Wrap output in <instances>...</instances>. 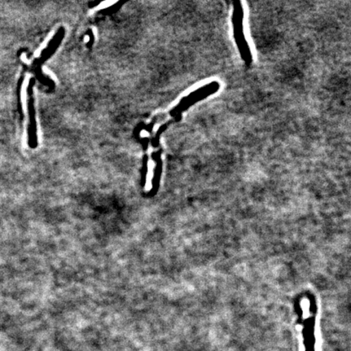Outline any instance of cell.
<instances>
[{"instance_id": "1", "label": "cell", "mask_w": 351, "mask_h": 351, "mask_svg": "<svg viewBox=\"0 0 351 351\" xmlns=\"http://www.w3.org/2000/svg\"><path fill=\"white\" fill-rule=\"evenodd\" d=\"M243 10L240 2L234 3V14H232V24H234V32L237 45L241 57L245 64H251L252 56L247 40H245L243 32Z\"/></svg>"}, {"instance_id": "2", "label": "cell", "mask_w": 351, "mask_h": 351, "mask_svg": "<svg viewBox=\"0 0 351 351\" xmlns=\"http://www.w3.org/2000/svg\"><path fill=\"white\" fill-rule=\"evenodd\" d=\"M219 86L217 82H213L210 84L204 86V87L200 88V89L193 92L190 95L188 96L185 99L183 100V102L181 104V111L182 110H185L188 107L191 106L193 104L197 102L201 99H204L208 96L213 95V93H216V92L219 90Z\"/></svg>"}]
</instances>
